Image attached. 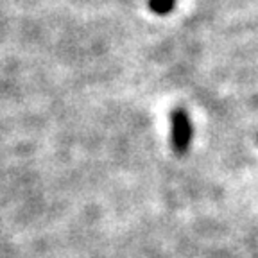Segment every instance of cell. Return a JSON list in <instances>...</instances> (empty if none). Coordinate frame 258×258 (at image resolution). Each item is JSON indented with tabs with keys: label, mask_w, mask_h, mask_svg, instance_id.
<instances>
[{
	"label": "cell",
	"mask_w": 258,
	"mask_h": 258,
	"mask_svg": "<svg viewBox=\"0 0 258 258\" xmlns=\"http://www.w3.org/2000/svg\"><path fill=\"white\" fill-rule=\"evenodd\" d=\"M192 122L186 109L176 108L170 111V145L177 156H185L192 144Z\"/></svg>",
	"instance_id": "6da1fadb"
},
{
	"label": "cell",
	"mask_w": 258,
	"mask_h": 258,
	"mask_svg": "<svg viewBox=\"0 0 258 258\" xmlns=\"http://www.w3.org/2000/svg\"><path fill=\"white\" fill-rule=\"evenodd\" d=\"M176 6V0H149V9L156 15H169Z\"/></svg>",
	"instance_id": "7a4b0ae2"
}]
</instances>
